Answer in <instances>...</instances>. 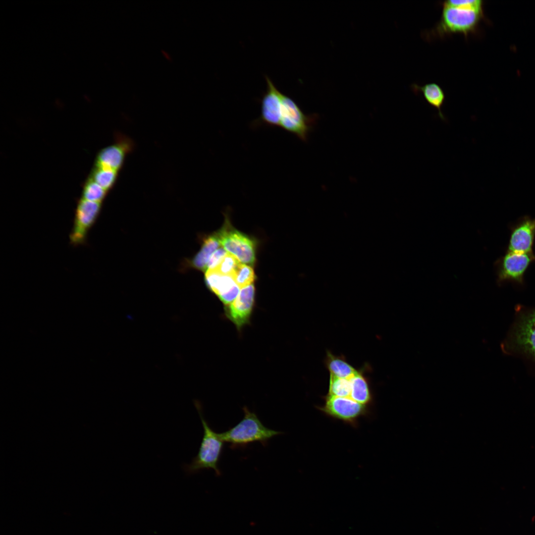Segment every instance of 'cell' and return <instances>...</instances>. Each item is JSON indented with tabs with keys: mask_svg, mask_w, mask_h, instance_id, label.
<instances>
[{
	"mask_svg": "<svg viewBox=\"0 0 535 535\" xmlns=\"http://www.w3.org/2000/svg\"><path fill=\"white\" fill-rule=\"evenodd\" d=\"M242 409L243 418L237 425L225 431L218 433L220 439L229 443L231 448L245 447L256 442L266 446L272 437L282 434L281 431L266 427L256 414L246 406Z\"/></svg>",
	"mask_w": 535,
	"mask_h": 535,
	"instance_id": "1",
	"label": "cell"
},
{
	"mask_svg": "<svg viewBox=\"0 0 535 535\" xmlns=\"http://www.w3.org/2000/svg\"><path fill=\"white\" fill-rule=\"evenodd\" d=\"M194 404L203 427V436L197 454L190 463L184 464L183 469L188 475L195 474L204 469H213L217 475H219L220 471L218 463L224 442L205 419L201 403L195 401Z\"/></svg>",
	"mask_w": 535,
	"mask_h": 535,
	"instance_id": "2",
	"label": "cell"
},
{
	"mask_svg": "<svg viewBox=\"0 0 535 535\" xmlns=\"http://www.w3.org/2000/svg\"><path fill=\"white\" fill-rule=\"evenodd\" d=\"M441 4L442 9L440 20L430 32V35L440 38L453 34H461L467 37L476 33L481 21L483 18V12Z\"/></svg>",
	"mask_w": 535,
	"mask_h": 535,
	"instance_id": "3",
	"label": "cell"
},
{
	"mask_svg": "<svg viewBox=\"0 0 535 535\" xmlns=\"http://www.w3.org/2000/svg\"><path fill=\"white\" fill-rule=\"evenodd\" d=\"M506 350L535 360V309L524 312L515 323Z\"/></svg>",
	"mask_w": 535,
	"mask_h": 535,
	"instance_id": "4",
	"label": "cell"
},
{
	"mask_svg": "<svg viewBox=\"0 0 535 535\" xmlns=\"http://www.w3.org/2000/svg\"><path fill=\"white\" fill-rule=\"evenodd\" d=\"M217 233L220 244L240 262L253 264L256 259L255 241L248 236L233 228L229 221Z\"/></svg>",
	"mask_w": 535,
	"mask_h": 535,
	"instance_id": "5",
	"label": "cell"
},
{
	"mask_svg": "<svg viewBox=\"0 0 535 535\" xmlns=\"http://www.w3.org/2000/svg\"><path fill=\"white\" fill-rule=\"evenodd\" d=\"M535 262L534 253L525 254L506 251L495 263L497 281L512 282L522 285L529 266Z\"/></svg>",
	"mask_w": 535,
	"mask_h": 535,
	"instance_id": "6",
	"label": "cell"
},
{
	"mask_svg": "<svg viewBox=\"0 0 535 535\" xmlns=\"http://www.w3.org/2000/svg\"><path fill=\"white\" fill-rule=\"evenodd\" d=\"M102 203L80 198L76 207L73 226L69 234L70 243L74 246L85 244L91 227L101 211Z\"/></svg>",
	"mask_w": 535,
	"mask_h": 535,
	"instance_id": "7",
	"label": "cell"
},
{
	"mask_svg": "<svg viewBox=\"0 0 535 535\" xmlns=\"http://www.w3.org/2000/svg\"><path fill=\"white\" fill-rule=\"evenodd\" d=\"M314 119L313 116L305 114L292 99L282 93L279 127L306 141Z\"/></svg>",
	"mask_w": 535,
	"mask_h": 535,
	"instance_id": "8",
	"label": "cell"
},
{
	"mask_svg": "<svg viewBox=\"0 0 535 535\" xmlns=\"http://www.w3.org/2000/svg\"><path fill=\"white\" fill-rule=\"evenodd\" d=\"M267 90L261 100V110L260 117L256 119L253 126L263 123L272 127H279L281 116V97L282 93L277 88L270 78L266 76Z\"/></svg>",
	"mask_w": 535,
	"mask_h": 535,
	"instance_id": "9",
	"label": "cell"
},
{
	"mask_svg": "<svg viewBox=\"0 0 535 535\" xmlns=\"http://www.w3.org/2000/svg\"><path fill=\"white\" fill-rule=\"evenodd\" d=\"M255 288L253 284L242 288L235 299L225 307L226 317L238 330L248 323L255 303Z\"/></svg>",
	"mask_w": 535,
	"mask_h": 535,
	"instance_id": "10",
	"label": "cell"
},
{
	"mask_svg": "<svg viewBox=\"0 0 535 535\" xmlns=\"http://www.w3.org/2000/svg\"><path fill=\"white\" fill-rule=\"evenodd\" d=\"M535 238V218L528 216L521 218L511 228L507 251L525 254L534 253Z\"/></svg>",
	"mask_w": 535,
	"mask_h": 535,
	"instance_id": "11",
	"label": "cell"
},
{
	"mask_svg": "<svg viewBox=\"0 0 535 535\" xmlns=\"http://www.w3.org/2000/svg\"><path fill=\"white\" fill-rule=\"evenodd\" d=\"M321 410L329 416L348 423H353L366 412V406L349 397L326 396Z\"/></svg>",
	"mask_w": 535,
	"mask_h": 535,
	"instance_id": "12",
	"label": "cell"
},
{
	"mask_svg": "<svg viewBox=\"0 0 535 535\" xmlns=\"http://www.w3.org/2000/svg\"><path fill=\"white\" fill-rule=\"evenodd\" d=\"M207 286L227 306L237 297L240 287L231 275H223L215 270H207L205 275Z\"/></svg>",
	"mask_w": 535,
	"mask_h": 535,
	"instance_id": "13",
	"label": "cell"
},
{
	"mask_svg": "<svg viewBox=\"0 0 535 535\" xmlns=\"http://www.w3.org/2000/svg\"><path fill=\"white\" fill-rule=\"evenodd\" d=\"M116 143L102 149L98 154L95 165L118 171L123 166L126 155L132 150L131 140L119 137Z\"/></svg>",
	"mask_w": 535,
	"mask_h": 535,
	"instance_id": "14",
	"label": "cell"
},
{
	"mask_svg": "<svg viewBox=\"0 0 535 535\" xmlns=\"http://www.w3.org/2000/svg\"><path fill=\"white\" fill-rule=\"evenodd\" d=\"M219 245L220 244L217 233L205 237L200 250L188 262V266L196 269L206 271L209 259Z\"/></svg>",
	"mask_w": 535,
	"mask_h": 535,
	"instance_id": "15",
	"label": "cell"
},
{
	"mask_svg": "<svg viewBox=\"0 0 535 535\" xmlns=\"http://www.w3.org/2000/svg\"><path fill=\"white\" fill-rule=\"evenodd\" d=\"M412 87L413 91L416 93L421 92L426 101L437 109L439 117L446 121L441 109L445 99L444 92L441 87L435 83H427L423 86L414 84Z\"/></svg>",
	"mask_w": 535,
	"mask_h": 535,
	"instance_id": "16",
	"label": "cell"
},
{
	"mask_svg": "<svg viewBox=\"0 0 535 535\" xmlns=\"http://www.w3.org/2000/svg\"><path fill=\"white\" fill-rule=\"evenodd\" d=\"M351 383L350 398L366 406L372 400L368 381L361 372L357 371L349 378Z\"/></svg>",
	"mask_w": 535,
	"mask_h": 535,
	"instance_id": "17",
	"label": "cell"
},
{
	"mask_svg": "<svg viewBox=\"0 0 535 535\" xmlns=\"http://www.w3.org/2000/svg\"><path fill=\"white\" fill-rule=\"evenodd\" d=\"M325 364L330 375L339 378L349 379L357 372L343 357L335 356L330 352L327 353Z\"/></svg>",
	"mask_w": 535,
	"mask_h": 535,
	"instance_id": "18",
	"label": "cell"
},
{
	"mask_svg": "<svg viewBox=\"0 0 535 535\" xmlns=\"http://www.w3.org/2000/svg\"><path fill=\"white\" fill-rule=\"evenodd\" d=\"M118 171L101 166H94L89 177L108 191L114 186Z\"/></svg>",
	"mask_w": 535,
	"mask_h": 535,
	"instance_id": "19",
	"label": "cell"
},
{
	"mask_svg": "<svg viewBox=\"0 0 535 535\" xmlns=\"http://www.w3.org/2000/svg\"><path fill=\"white\" fill-rule=\"evenodd\" d=\"M107 192L89 177L83 185L81 198L102 203Z\"/></svg>",
	"mask_w": 535,
	"mask_h": 535,
	"instance_id": "20",
	"label": "cell"
},
{
	"mask_svg": "<svg viewBox=\"0 0 535 535\" xmlns=\"http://www.w3.org/2000/svg\"><path fill=\"white\" fill-rule=\"evenodd\" d=\"M351 383L349 379L342 378L330 375L327 396L350 398Z\"/></svg>",
	"mask_w": 535,
	"mask_h": 535,
	"instance_id": "21",
	"label": "cell"
},
{
	"mask_svg": "<svg viewBox=\"0 0 535 535\" xmlns=\"http://www.w3.org/2000/svg\"><path fill=\"white\" fill-rule=\"evenodd\" d=\"M232 276L240 288L253 284L255 275L253 268L245 264L240 263Z\"/></svg>",
	"mask_w": 535,
	"mask_h": 535,
	"instance_id": "22",
	"label": "cell"
},
{
	"mask_svg": "<svg viewBox=\"0 0 535 535\" xmlns=\"http://www.w3.org/2000/svg\"><path fill=\"white\" fill-rule=\"evenodd\" d=\"M442 3L450 6L483 12V2L481 0H449L443 1Z\"/></svg>",
	"mask_w": 535,
	"mask_h": 535,
	"instance_id": "23",
	"label": "cell"
},
{
	"mask_svg": "<svg viewBox=\"0 0 535 535\" xmlns=\"http://www.w3.org/2000/svg\"><path fill=\"white\" fill-rule=\"evenodd\" d=\"M240 263L234 256L228 253L218 267L214 270L223 275H232Z\"/></svg>",
	"mask_w": 535,
	"mask_h": 535,
	"instance_id": "24",
	"label": "cell"
},
{
	"mask_svg": "<svg viewBox=\"0 0 535 535\" xmlns=\"http://www.w3.org/2000/svg\"><path fill=\"white\" fill-rule=\"evenodd\" d=\"M228 253L223 248L217 249L212 254L209 259L207 265L206 270L215 269Z\"/></svg>",
	"mask_w": 535,
	"mask_h": 535,
	"instance_id": "25",
	"label": "cell"
}]
</instances>
